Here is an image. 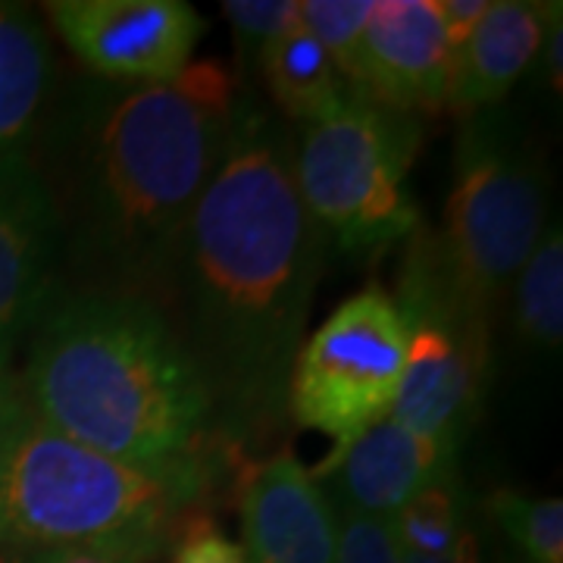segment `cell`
Segmentation results:
<instances>
[{
    "label": "cell",
    "instance_id": "6da1fadb",
    "mask_svg": "<svg viewBox=\"0 0 563 563\" xmlns=\"http://www.w3.org/2000/svg\"><path fill=\"white\" fill-rule=\"evenodd\" d=\"M325 251L295 181L291 125L239 88L220 166L154 301L195 363L225 442L247 444L288 420V379Z\"/></svg>",
    "mask_w": 563,
    "mask_h": 563
},
{
    "label": "cell",
    "instance_id": "7a4b0ae2",
    "mask_svg": "<svg viewBox=\"0 0 563 563\" xmlns=\"http://www.w3.org/2000/svg\"><path fill=\"white\" fill-rule=\"evenodd\" d=\"M239 88L217 60L163 85L69 81L32 147L60 232L66 291L157 301L181 235L220 166Z\"/></svg>",
    "mask_w": 563,
    "mask_h": 563
},
{
    "label": "cell",
    "instance_id": "3957f363",
    "mask_svg": "<svg viewBox=\"0 0 563 563\" xmlns=\"http://www.w3.org/2000/svg\"><path fill=\"white\" fill-rule=\"evenodd\" d=\"M29 413L135 466L207 454L213 407L179 335L151 298L60 288L29 335Z\"/></svg>",
    "mask_w": 563,
    "mask_h": 563
},
{
    "label": "cell",
    "instance_id": "277c9868",
    "mask_svg": "<svg viewBox=\"0 0 563 563\" xmlns=\"http://www.w3.org/2000/svg\"><path fill=\"white\" fill-rule=\"evenodd\" d=\"M210 454L135 466L73 442L25 407L0 442V551L163 544L213 485Z\"/></svg>",
    "mask_w": 563,
    "mask_h": 563
},
{
    "label": "cell",
    "instance_id": "5b68a950",
    "mask_svg": "<svg viewBox=\"0 0 563 563\" xmlns=\"http://www.w3.org/2000/svg\"><path fill=\"white\" fill-rule=\"evenodd\" d=\"M548 161L504 107L463 117L435 251L451 285L488 320L548 229Z\"/></svg>",
    "mask_w": 563,
    "mask_h": 563
},
{
    "label": "cell",
    "instance_id": "8992f818",
    "mask_svg": "<svg viewBox=\"0 0 563 563\" xmlns=\"http://www.w3.org/2000/svg\"><path fill=\"white\" fill-rule=\"evenodd\" d=\"M420 135L413 113L366 95L329 120L291 129L295 181L325 244L342 254H379L417 232L420 210L407 176Z\"/></svg>",
    "mask_w": 563,
    "mask_h": 563
},
{
    "label": "cell",
    "instance_id": "52a82bcc",
    "mask_svg": "<svg viewBox=\"0 0 563 563\" xmlns=\"http://www.w3.org/2000/svg\"><path fill=\"white\" fill-rule=\"evenodd\" d=\"M407 322V366L391 417L461 451L483 413L492 320L461 298L442 269L432 229L407 239L391 295Z\"/></svg>",
    "mask_w": 563,
    "mask_h": 563
},
{
    "label": "cell",
    "instance_id": "ba28073f",
    "mask_svg": "<svg viewBox=\"0 0 563 563\" xmlns=\"http://www.w3.org/2000/svg\"><path fill=\"white\" fill-rule=\"evenodd\" d=\"M404 366L407 322L401 310L385 288L366 285L303 339L291 366L285 413L342 451L391 413Z\"/></svg>",
    "mask_w": 563,
    "mask_h": 563
},
{
    "label": "cell",
    "instance_id": "9c48e42d",
    "mask_svg": "<svg viewBox=\"0 0 563 563\" xmlns=\"http://www.w3.org/2000/svg\"><path fill=\"white\" fill-rule=\"evenodd\" d=\"M41 10L91 76L110 81L179 79L207 32L185 0H54Z\"/></svg>",
    "mask_w": 563,
    "mask_h": 563
},
{
    "label": "cell",
    "instance_id": "30bf717a",
    "mask_svg": "<svg viewBox=\"0 0 563 563\" xmlns=\"http://www.w3.org/2000/svg\"><path fill=\"white\" fill-rule=\"evenodd\" d=\"M63 288L60 232L32 161H0V369Z\"/></svg>",
    "mask_w": 563,
    "mask_h": 563
},
{
    "label": "cell",
    "instance_id": "8fae6325",
    "mask_svg": "<svg viewBox=\"0 0 563 563\" xmlns=\"http://www.w3.org/2000/svg\"><path fill=\"white\" fill-rule=\"evenodd\" d=\"M239 523L251 563H335V507L322 479L291 451H279L244 470Z\"/></svg>",
    "mask_w": 563,
    "mask_h": 563
},
{
    "label": "cell",
    "instance_id": "7c38bea8",
    "mask_svg": "<svg viewBox=\"0 0 563 563\" xmlns=\"http://www.w3.org/2000/svg\"><path fill=\"white\" fill-rule=\"evenodd\" d=\"M454 51L439 0H376L361 47V95L420 117L448 107Z\"/></svg>",
    "mask_w": 563,
    "mask_h": 563
},
{
    "label": "cell",
    "instance_id": "4fadbf2b",
    "mask_svg": "<svg viewBox=\"0 0 563 563\" xmlns=\"http://www.w3.org/2000/svg\"><path fill=\"white\" fill-rule=\"evenodd\" d=\"M461 451L407 429L391 413L313 470L339 507L373 517H395L426 488L457 476Z\"/></svg>",
    "mask_w": 563,
    "mask_h": 563
},
{
    "label": "cell",
    "instance_id": "5bb4252c",
    "mask_svg": "<svg viewBox=\"0 0 563 563\" xmlns=\"http://www.w3.org/2000/svg\"><path fill=\"white\" fill-rule=\"evenodd\" d=\"M548 22V3L492 0L483 22L454 57L448 107L463 117L473 110L501 107L510 88L523 79L539 57Z\"/></svg>",
    "mask_w": 563,
    "mask_h": 563
},
{
    "label": "cell",
    "instance_id": "9a60e30c",
    "mask_svg": "<svg viewBox=\"0 0 563 563\" xmlns=\"http://www.w3.org/2000/svg\"><path fill=\"white\" fill-rule=\"evenodd\" d=\"M57 95L54 44L25 3L0 0V161H25Z\"/></svg>",
    "mask_w": 563,
    "mask_h": 563
},
{
    "label": "cell",
    "instance_id": "2e32d148",
    "mask_svg": "<svg viewBox=\"0 0 563 563\" xmlns=\"http://www.w3.org/2000/svg\"><path fill=\"white\" fill-rule=\"evenodd\" d=\"M269 101L291 129L329 120L344 110L361 91L347 81L339 63L313 38L301 20L291 22L257 57Z\"/></svg>",
    "mask_w": 563,
    "mask_h": 563
},
{
    "label": "cell",
    "instance_id": "e0dca14e",
    "mask_svg": "<svg viewBox=\"0 0 563 563\" xmlns=\"http://www.w3.org/2000/svg\"><path fill=\"white\" fill-rule=\"evenodd\" d=\"M517 339L536 351H561L563 342V232L548 222L539 244L510 285Z\"/></svg>",
    "mask_w": 563,
    "mask_h": 563
},
{
    "label": "cell",
    "instance_id": "ac0fdd59",
    "mask_svg": "<svg viewBox=\"0 0 563 563\" xmlns=\"http://www.w3.org/2000/svg\"><path fill=\"white\" fill-rule=\"evenodd\" d=\"M388 520L404 558H442L473 532V498L461 476H451L404 504Z\"/></svg>",
    "mask_w": 563,
    "mask_h": 563
},
{
    "label": "cell",
    "instance_id": "d6986e66",
    "mask_svg": "<svg viewBox=\"0 0 563 563\" xmlns=\"http://www.w3.org/2000/svg\"><path fill=\"white\" fill-rule=\"evenodd\" d=\"M488 514L523 563H563L561 498H529L517 488H498L488 498Z\"/></svg>",
    "mask_w": 563,
    "mask_h": 563
},
{
    "label": "cell",
    "instance_id": "ffe728a7",
    "mask_svg": "<svg viewBox=\"0 0 563 563\" xmlns=\"http://www.w3.org/2000/svg\"><path fill=\"white\" fill-rule=\"evenodd\" d=\"M376 0H301V25L329 51L347 81L357 88L361 47ZM361 91V88H357Z\"/></svg>",
    "mask_w": 563,
    "mask_h": 563
},
{
    "label": "cell",
    "instance_id": "44dd1931",
    "mask_svg": "<svg viewBox=\"0 0 563 563\" xmlns=\"http://www.w3.org/2000/svg\"><path fill=\"white\" fill-rule=\"evenodd\" d=\"M222 13L232 22L244 73L251 60L257 66V57L269 41L279 38L291 22H298L301 0H225Z\"/></svg>",
    "mask_w": 563,
    "mask_h": 563
},
{
    "label": "cell",
    "instance_id": "7402d4cb",
    "mask_svg": "<svg viewBox=\"0 0 563 563\" xmlns=\"http://www.w3.org/2000/svg\"><path fill=\"white\" fill-rule=\"evenodd\" d=\"M332 507L339 520L335 563H404V551L388 517H373L339 504Z\"/></svg>",
    "mask_w": 563,
    "mask_h": 563
},
{
    "label": "cell",
    "instance_id": "603a6c76",
    "mask_svg": "<svg viewBox=\"0 0 563 563\" xmlns=\"http://www.w3.org/2000/svg\"><path fill=\"white\" fill-rule=\"evenodd\" d=\"M166 544L169 563H251L242 542L229 539L210 514L195 507L181 514Z\"/></svg>",
    "mask_w": 563,
    "mask_h": 563
},
{
    "label": "cell",
    "instance_id": "cb8c5ba5",
    "mask_svg": "<svg viewBox=\"0 0 563 563\" xmlns=\"http://www.w3.org/2000/svg\"><path fill=\"white\" fill-rule=\"evenodd\" d=\"M163 544H98L51 551H0V563H157Z\"/></svg>",
    "mask_w": 563,
    "mask_h": 563
},
{
    "label": "cell",
    "instance_id": "d4e9b609",
    "mask_svg": "<svg viewBox=\"0 0 563 563\" xmlns=\"http://www.w3.org/2000/svg\"><path fill=\"white\" fill-rule=\"evenodd\" d=\"M488 3L492 0H439V16H442L444 35H448L454 57L470 41V35L476 32V25L483 22Z\"/></svg>",
    "mask_w": 563,
    "mask_h": 563
},
{
    "label": "cell",
    "instance_id": "484cf974",
    "mask_svg": "<svg viewBox=\"0 0 563 563\" xmlns=\"http://www.w3.org/2000/svg\"><path fill=\"white\" fill-rule=\"evenodd\" d=\"M542 57V73L548 88L554 91V98H561L563 91V3H548V22H544V38L539 47ZM536 57V60H539Z\"/></svg>",
    "mask_w": 563,
    "mask_h": 563
},
{
    "label": "cell",
    "instance_id": "4316f807",
    "mask_svg": "<svg viewBox=\"0 0 563 563\" xmlns=\"http://www.w3.org/2000/svg\"><path fill=\"white\" fill-rule=\"evenodd\" d=\"M22 413H25V398H22L20 376H13V369H0V442L20 422Z\"/></svg>",
    "mask_w": 563,
    "mask_h": 563
},
{
    "label": "cell",
    "instance_id": "83f0119b",
    "mask_svg": "<svg viewBox=\"0 0 563 563\" xmlns=\"http://www.w3.org/2000/svg\"><path fill=\"white\" fill-rule=\"evenodd\" d=\"M404 563H483V554H479V536H476V529H473L454 551H448L442 558H404Z\"/></svg>",
    "mask_w": 563,
    "mask_h": 563
},
{
    "label": "cell",
    "instance_id": "f1b7e54d",
    "mask_svg": "<svg viewBox=\"0 0 563 563\" xmlns=\"http://www.w3.org/2000/svg\"><path fill=\"white\" fill-rule=\"evenodd\" d=\"M517 563H523V561H517Z\"/></svg>",
    "mask_w": 563,
    "mask_h": 563
}]
</instances>
